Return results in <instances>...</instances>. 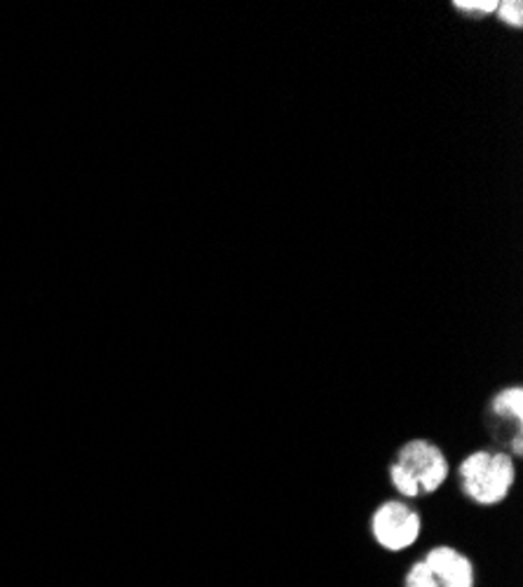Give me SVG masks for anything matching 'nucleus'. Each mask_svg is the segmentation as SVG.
<instances>
[{
	"label": "nucleus",
	"instance_id": "1",
	"mask_svg": "<svg viewBox=\"0 0 523 587\" xmlns=\"http://www.w3.org/2000/svg\"><path fill=\"white\" fill-rule=\"evenodd\" d=\"M465 494L481 505H496L510 496L514 484V463L510 456L477 451L461 465Z\"/></svg>",
	"mask_w": 523,
	"mask_h": 587
},
{
	"label": "nucleus",
	"instance_id": "2",
	"mask_svg": "<svg viewBox=\"0 0 523 587\" xmlns=\"http://www.w3.org/2000/svg\"><path fill=\"white\" fill-rule=\"evenodd\" d=\"M395 465H399L418 484L420 494L437 492L449 477L446 456L441 453L439 447L425 442V439H414V442L404 445Z\"/></svg>",
	"mask_w": 523,
	"mask_h": 587
},
{
	"label": "nucleus",
	"instance_id": "3",
	"mask_svg": "<svg viewBox=\"0 0 523 587\" xmlns=\"http://www.w3.org/2000/svg\"><path fill=\"white\" fill-rule=\"evenodd\" d=\"M373 536L390 552L411 548L420 536V515L399 500H387L373 515Z\"/></svg>",
	"mask_w": 523,
	"mask_h": 587
},
{
	"label": "nucleus",
	"instance_id": "4",
	"mask_svg": "<svg viewBox=\"0 0 523 587\" xmlns=\"http://www.w3.org/2000/svg\"><path fill=\"white\" fill-rule=\"evenodd\" d=\"M425 564L432 571L434 580L439 587H472L474 585V574H472V562L463 557L461 552H455L453 548H434L425 557Z\"/></svg>",
	"mask_w": 523,
	"mask_h": 587
},
{
	"label": "nucleus",
	"instance_id": "5",
	"mask_svg": "<svg viewBox=\"0 0 523 587\" xmlns=\"http://www.w3.org/2000/svg\"><path fill=\"white\" fill-rule=\"evenodd\" d=\"M493 410L500 416H512L519 426L523 421V390L521 388H510L500 393L493 402Z\"/></svg>",
	"mask_w": 523,
	"mask_h": 587
},
{
	"label": "nucleus",
	"instance_id": "6",
	"mask_svg": "<svg viewBox=\"0 0 523 587\" xmlns=\"http://www.w3.org/2000/svg\"><path fill=\"white\" fill-rule=\"evenodd\" d=\"M390 480H392V484H395V488H397V492H399L402 496H406V498H416V496H420L418 484H416L411 477H408L406 472H404L399 465H392V468H390Z\"/></svg>",
	"mask_w": 523,
	"mask_h": 587
},
{
	"label": "nucleus",
	"instance_id": "7",
	"mask_svg": "<svg viewBox=\"0 0 523 587\" xmlns=\"http://www.w3.org/2000/svg\"><path fill=\"white\" fill-rule=\"evenodd\" d=\"M406 587H439V583L434 580V576H432V571L428 568V564L418 562L411 571H408Z\"/></svg>",
	"mask_w": 523,
	"mask_h": 587
},
{
	"label": "nucleus",
	"instance_id": "8",
	"mask_svg": "<svg viewBox=\"0 0 523 587\" xmlns=\"http://www.w3.org/2000/svg\"><path fill=\"white\" fill-rule=\"evenodd\" d=\"M453 8L467 14H493L498 10V0H455Z\"/></svg>",
	"mask_w": 523,
	"mask_h": 587
},
{
	"label": "nucleus",
	"instance_id": "9",
	"mask_svg": "<svg viewBox=\"0 0 523 587\" xmlns=\"http://www.w3.org/2000/svg\"><path fill=\"white\" fill-rule=\"evenodd\" d=\"M500 18L514 26V28H521L523 26V3H519V0H507V3H498V10H496Z\"/></svg>",
	"mask_w": 523,
	"mask_h": 587
},
{
	"label": "nucleus",
	"instance_id": "10",
	"mask_svg": "<svg viewBox=\"0 0 523 587\" xmlns=\"http://www.w3.org/2000/svg\"><path fill=\"white\" fill-rule=\"evenodd\" d=\"M514 451H516V453H521V433H519V435H516V439H514Z\"/></svg>",
	"mask_w": 523,
	"mask_h": 587
}]
</instances>
